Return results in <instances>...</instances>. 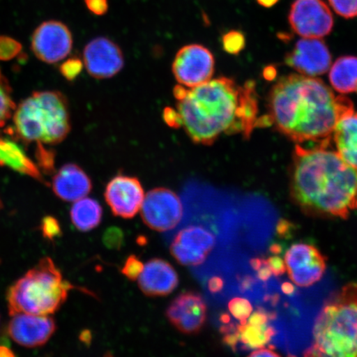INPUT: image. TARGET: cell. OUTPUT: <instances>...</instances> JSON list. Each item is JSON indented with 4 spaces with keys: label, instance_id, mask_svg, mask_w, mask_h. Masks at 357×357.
<instances>
[{
    "label": "cell",
    "instance_id": "cell-40",
    "mask_svg": "<svg viewBox=\"0 0 357 357\" xmlns=\"http://www.w3.org/2000/svg\"><path fill=\"white\" fill-rule=\"evenodd\" d=\"M208 287L212 293H218L225 287V281L221 278L214 276V278L209 280Z\"/></svg>",
    "mask_w": 357,
    "mask_h": 357
},
{
    "label": "cell",
    "instance_id": "cell-23",
    "mask_svg": "<svg viewBox=\"0 0 357 357\" xmlns=\"http://www.w3.org/2000/svg\"><path fill=\"white\" fill-rule=\"evenodd\" d=\"M102 208L96 200L82 198L75 201L70 211L71 221L79 231H91L100 225Z\"/></svg>",
    "mask_w": 357,
    "mask_h": 357
},
{
    "label": "cell",
    "instance_id": "cell-28",
    "mask_svg": "<svg viewBox=\"0 0 357 357\" xmlns=\"http://www.w3.org/2000/svg\"><path fill=\"white\" fill-rule=\"evenodd\" d=\"M222 42L223 49L229 54H238L245 47L244 35L238 31H231L223 35Z\"/></svg>",
    "mask_w": 357,
    "mask_h": 357
},
{
    "label": "cell",
    "instance_id": "cell-47",
    "mask_svg": "<svg viewBox=\"0 0 357 357\" xmlns=\"http://www.w3.org/2000/svg\"><path fill=\"white\" fill-rule=\"evenodd\" d=\"M263 262H264V260H261V259L255 258L252 259L251 261V265L253 270L258 271L260 269L261 266L263 265Z\"/></svg>",
    "mask_w": 357,
    "mask_h": 357
},
{
    "label": "cell",
    "instance_id": "cell-5",
    "mask_svg": "<svg viewBox=\"0 0 357 357\" xmlns=\"http://www.w3.org/2000/svg\"><path fill=\"white\" fill-rule=\"evenodd\" d=\"M13 121V132L25 144H60L70 131L68 101L61 92H33L16 106Z\"/></svg>",
    "mask_w": 357,
    "mask_h": 357
},
{
    "label": "cell",
    "instance_id": "cell-18",
    "mask_svg": "<svg viewBox=\"0 0 357 357\" xmlns=\"http://www.w3.org/2000/svg\"><path fill=\"white\" fill-rule=\"evenodd\" d=\"M139 287L147 296H165L177 287L176 271L169 262L153 259L146 263L139 276Z\"/></svg>",
    "mask_w": 357,
    "mask_h": 357
},
{
    "label": "cell",
    "instance_id": "cell-7",
    "mask_svg": "<svg viewBox=\"0 0 357 357\" xmlns=\"http://www.w3.org/2000/svg\"><path fill=\"white\" fill-rule=\"evenodd\" d=\"M215 61L212 52L199 44L183 47L174 59L172 71L178 84L194 88L211 80Z\"/></svg>",
    "mask_w": 357,
    "mask_h": 357
},
{
    "label": "cell",
    "instance_id": "cell-12",
    "mask_svg": "<svg viewBox=\"0 0 357 357\" xmlns=\"http://www.w3.org/2000/svg\"><path fill=\"white\" fill-rule=\"evenodd\" d=\"M215 242V236L203 227H187L174 239L172 255L183 266H199L206 260Z\"/></svg>",
    "mask_w": 357,
    "mask_h": 357
},
{
    "label": "cell",
    "instance_id": "cell-1",
    "mask_svg": "<svg viewBox=\"0 0 357 357\" xmlns=\"http://www.w3.org/2000/svg\"><path fill=\"white\" fill-rule=\"evenodd\" d=\"M255 86L253 82L239 86L227 77L194 88L176 86L174 96L181 127L196 144L211 146L222 135L234 134L248 139L258 126Z\"/></svg>",
    "mask_w": 357,
    "mask_h": 357
},
{
    "label": "cell",
    "instance_id": "cell-31",
    "mask_svg": "<svg viewBox=\"0 0 357 357\" xmlns=\"http://www.w3.org/2000/svg\"><path fill=\"white\" fill-rule=\"evenodd\" d=\"M84 63L78 57L70 58L60 66V73L65 79L73 82L82 73Z\"/></svg>",
    "mask_w": 357,
    "mask_h": 357
},
{
    "label": "cell",
    "instance_id": "cell-26",
    "mask_svg": "<svg viewBox=\"0 0 357 357\" xmlns=\"http://www.w3.org/2000/svg\"><path fill=\"white\" fill-rule=\"evenodd\" d=\"M229 310L236 319L241 324L247 323L249 316L252 312V305L249 301L244 298H234L229 303Z\"/></svg>",
    "mask_w": 357,
    "mask_h": 357
},
{
    "label": "cell",
    "instance_id": "cell-11",
    "mask_svg": "<svg viewBox=\"0 0 357 357\" xmlns=\"http://www.w3.org/2000/svg\"><path fill=\"white\" fill-rule=\"evenodd\" d=\"M290 280L300 287L319 282L325 273L326 259L314 245L298 243L291 245L284 255Z\"/></svg>",
    "mask_w": 357,
    "mask_h": 357
},
{
    "label": "cell",
    "instance_id": "cell-2",
    "mask_svg": "<svg viewBox=\"0 0 357 357\" xmlns=\"http://www.w3.org/2000/svg\"><path fill=\"white\" fill-rule=\"evenodd\" d=\"M267 121L298 144L328 146L337 123L354 113L350 99L335 96L322 80L289 75L272 87Z\"/></svg>",
    "mask_w": 357,
    "mask_h": 357
},
{
    "label": "cell",
    "instance_id": "cell-32",
    "mask_svg": "<svg viewBox=\"0 0 357 357\" xmlns=\"http://www.w3.org/2000/svg\"><path fill=\"white\" fill-rule=\"evenodd\" d=\"M144 269V263L135 255L129 256L122 268L121 272L130 280H136L139 278L142 271Z\"/></svg>",
    "mask_w": 357,
    "mask_h": 357
},
{
    "label": "cell",
    "instance_id": "cell-20",
    "mask_svg": "<svg viewBox=\"0 0 357 357\" xmlns=\"http://www.w3.org/2000/svg\"><path fill=\"white\" fill-rule=\"evenodd\" d=\"M0 166L13 169L22 175L32 177L43 184H47L41 169L29 158L16 141L0 136Z\"/></svg>",
    "mask_w": 357,
    "mask_h": 357
},
{
    "label": "cell",
    "instance_id": "cell-44",
    "mask_svg": "<svg viewBox=\"0 0 357 357\" xmlns=\"http://www.w3.org/2000/svg\"><path fill=\"white\" fill-rule=\"evenodd\" d=\"M79 340L84 343V344L89 345L92 341V334L89 330H84L79 335Z\"/></svg>",
    "mask_w": 357,
    "mask_h": 357
},
{
    "label": "cell",
    "instance_id": "cell-52",
    "mask_svg": "<svg viewBox=\"0 0 357 357\" xmlns=\"http://www.w3.org/2000/svg\"><path fill=\"white\" fill-rule=\"evenodd\" d=\"M2 208V202H1V200H0V209H1Z\"/></svg>",
    "mask_w": 357,
    "mask_h": 357
},
{
    "label": "cell",
    "instance_id": "cell-30",
    "mask_svg": "<svg viewBox=\"0 0 357 357\" xmlns=\"http://www.w3.org/2000/svg\"><path fill=\"white\" fill-rule=\"evenodd\" d=\"M334 11L345 19L357 17V0H329Z\"/></svg>",
    "mask_w": 357,
    "mask_h": 357
},
{
    "label": "cell",
    "instance_id": "cell-6",
    "mask_svg": "<svg viewBox=\"0 0 357 357\" xmlns=\"http://www.w3.org/2000/svg\"><path fill=\"white\" fill-rule=\"evenodd\" d=\"M73 288V284L63 280L52 259L44 257L8 289V311L11 316L54 314Z\"/></svg>",
    "mask_w": 357,
    "mask_h": 357
},
{
    "label": "cell",
    "instance_id": "cell-15",
    "mask_svg": "<svg viewBox=\"0 0 357 357\" xmlns=\"http://www.w3.org/2000/svg\"><path fill=\"white\" fill-rule=\"evenodd\" d=\"M105 196L114 215L123 218L135 216L145 197L144 190L137 178L122 175L112 178Z\"/></svg>",
    "mask_w": 357,
    "mask_h": 357
},
{
    "label": "cell",
    "instance_id": "cell-14",
    "mask_svg": "<svg viewBox=\"0 0 357 357\" xmlns=\"http://www.w3.org/2000/svg\"><path fill=\"white\" fill-rule=\"evenodd\" d=\"M287 64L307 77L324 75L330 68L332 56L327 45L319 38H303L285 56Z\"/></svg>",
    "mask_w": 357,
    "mask_h": 357
},
{
    "label": "cell",
    "instance_id": "cell-25",
    "mask_svg": "<svg viewBox=\"0 0 357 357\" xmlns=\"http://www.w3.org/2000/svg\"><path fill=\"white\" fill-rule=\"evenodd\" d=\"M16 105L13 100V91L8 79L0 70V128L13 117Z\"/></svg>",
    "mask_w": 357,
    "mask_h": 357
},
{
    "label": "cell",
    "instance_id": "cell-22",
    "mask_svg": "<svg viewBox=\"0 0 357 357\" xmlns=\"http://www.w3.org/2000/svg\"><path fill=\"white\" fill-rule=\"evenodd\" d=\"M329 79L335 91L339 93L357 92V57L338 58L330 70Z\"/></svg>",
    "mask_w": 357,
    "mask_h": 357
},
{
    "label": "cell",
    "instance_id": "cell-8",
    "mask_svg": "<svg viewBox=\"0 0 357 357\" xmlns=\"http://www.w3.org/2000/svg\"><path fill=\"white\" fill-rule=\"evenodd\" d=\"M140 211L145 225L158 231L175 229L183 215L180 198L175 192L166 188L149 191Z\"/></svg>",
    "mask_w": 357,
    "mask_h": 357
},
{
    "label": "cell",
    "instance_id": "cell-37",
    "mask_svg": "<svg viewBox=\"0 0 357 357\" xmlns=\"http://www.w3.org/2000/svg\"><path fill=\"white\" fill-rule=\"evenodd\" d=\"M266 264L271 268L272 275L278 276L282 275L287 271L284 261L279 257H271L266 260Z\"/></svg>",
    "mask_w": 357,
    "mask_h": 357
},
{
    "label": "cell",
    "instance_id": "cell-33",
    "mask_svg": "<svg viewBox=\"0 0 357 357\" xmlns=\"http://www.w3.org/2000/svg\"><path fill=\"white\" fill-rule=\"evenodd\" d=\"M102 242L105 247L109 249L119 250L121 248L124 243V235L123 231L119 227H112L105 231L102 236Z\"/></svg>",
    "mask_w": 357,
    "mask_h": 357
},
{
    "label": "cell",
    "instance_id": "cell-36",
    "mask_svg": "<svg viewBox=\"0 0 357 357\" xmlns=\"http://www.w3.org/2000/svg\"><path fill=\"white\" fill-rule=\"evenodd\" d=\"M164 121L168 126L173 128H178L181 127V121L180 114L178 111L173 109L171 107H167L163 112Z\"/></svg>",
    "mask_w": 357,
    "mask_h": 357
},
{
    "label": "cell",
    "instance_id": "cell-4",
    "mask_svg": "<svg viewBox=\"0 0 357 357\" xmlns=\"http://www.w3.org/2000/svg\"><path fill=\"white\" fill-rule=\"evenodd\" d=\"M306 356H357V284L343 287L324 307Z\"/></svg>",
    "mask_w": 357,
    "mask_h": 357
},
{
    "label": "cell",
    "instance_id": "cell-19",
    "mask_svg": "<svg viewBox=\"0 0 357 357\" xmlns=\"http://www.w3.org/2000/svg\"><path fill=\"white\" fill-rule=\"evenodd\" d=\"M91 189V178L75 164L65 165L53 177V191L57 197L68 202L86 197Z\"/></svg>",
    "mask_w": 357,
    "mask_h": 357
},
{
    "label": "cell",
    "instance_id": "cell-39",
    "mask_svg": "<svg viewBox=\"0 0 357 357\" xmlns=\"http://www.w3.org/2000/svg\"><path fill=\"white\" fill-rule=\"evenodd\" d=\"M223 342H225L227 346L230 347L231 349L236 351V346H238L239 342V337L238 332H236V327L234 331L225 333V337H223Z\"/></svg>",
    "mask_w": 357,
    "mask_h": 357
},
{
    "label": "cell",
    "instance_id": "cell-41",
    "mask_svg": "<svg viewBox=\"0 0 357 357\" xmlns=\"http://www.w3.org/2000/svg\"><path fill=\"white\" fill-rule=\"evenodd\" d=\"M292 231V225L291 223L285 220H281L278 222V233L280 236H287L290 234H291Z\"/></svg>",
    "mask_w": 357,
    "mask_h": 357
},
{
    "label": "cell",
    "instance_id": "cell-21",
    "mask_svg": "<svg viewBox=\"0 0 357 357\" xmlns=\"http://www.w3.org/2000/svg\"><path fill=\"white\" fill-rule=\"evenodd\" d=\"M333 138L337 154L357 169V113L347 116L337 123Z\"/></svg>",
    "mask_w": 357,
    "mask_h": 357
},
{
    "label": "cell",
    "instance_id": "cell-46",
    "mask_svg": "<svg viewBox=\"0 0 357 357\" xmlns=\"http://www.w3.org/2000/svg\"><path fill=\"white\" fill-rule=\"evenodd\" d=\"M279 0H257V2L260 6L266 8H271L274 6Z\"/></svg>",
    "mask_w": 357,
    "mask_h": 357
},
{
    "label": "cell",
    "instance_id": "cell-49",
    "mask_svg": "<svg viewBox=\"0 0 357 357\" xmlns=\"http://www.w3.org/2000/svg\"><path fill=\"white\" fill-rule=\"evenodd\" d=\"M15 354L6 347H0V356H13Z\"/></svg>",
    "mask_w": 357,
    "mask_h": 357
},
{
    "label": "cell",
    "instance_id": "cell-16",
    "mask_svg": "<svg viewBox=\"0 0 357 357\" xmlns=\"http://www.w3.org/2000/svg\"><path fill=\"white\" fill-rule=\"evenodd\" d=\"M56 328L54 319L48 315L17 314L12 315L8 333L17 344L36 347L47 343Z\"/></svg>",
    "mask_w": 357,
    "mask_h": 357
},
{
    "label": "cell",
    "instance_id": "cell-10",
    "mask_svg": "<svg viewBox=\"0 0 357 357\" xmlns=\"http://www.w3.org/2000/svg\"><path fill=\"white\" fill-rule=\"evenodd\" d=\"M31 47L40 61L55 64L64 60L73 50V34L63 22H44L34 31Z\"/></svg>",
    "mask_w": 357,
    "mask_h": 357
},
{
    "label": "cell",
    "instance_id": "cell-34",
    "mask_svg": "<svg viewBox=\"0 0 357 357\" xmlns=\"http://www.w3.org/2000/svg\"><path fill=\"white\" fill-rule=\"evenodd\" d=\"M41 229L44 238L53 240L59 238L61 235V229L59 222L55 218L47 216L42 222Z\"/></svg>",
    "mask_w": 357,
    "mask_h": 357
},
{
    "label": "cell",
    "instance_id": "cell-51",
    "mask_svg": "<svg viewBox=\"0 0 357 357\" xmlns=\"http://www.w3.org/2000/svg\"><path fill=\"white\" fill-rule=\"evenodd\" d=\"M220 320L223 324H229L230 323V317L227 314H222L220 317Z\"/></svg>",
    "mask_w": 357,
    "mask_h": 357
},
{
    "label": "cell",
    "instance_id": "cell-29",
    "mask_svg": "<svg viewBox=\"0 0 357 357\" xmlns=\"http://www.w3.org/2000/svg\"><path fill=\"white\" fill-rule=\"evenodd\" d=\"M37 150H36V158L38 160V167L42 169L43 172L50 175L54 173V153L52 151L45 149L43 144H37Z\"/></svg>",
    "mask_w": 357,
    "mask_h": 357
},
{
    "label": "cell",
    "instance_id": "cell-24",
    "mask_svg": "<svg viewBox=\"0 0 357 357\" xmlns=\"http://www.w3.org/2000/svg\"><path fill=\"white\" fill-rule=\"evenodd\" d=\"M239 342H242L245 350H257L265 347L272 337L276 334L271 326L264 324H240L236 326Z\"/></svg>",
    "mask_w": 357,
    "mask_h": 357
},
{
    "label": "cell",
    "instance_id": "cell-42",
    "mask_svg": "<svg viewBox=\"0 0 357 357\" xmlns=\"http://www.w3.org/2000/svg\"><path fill=\"white\" fill-rule=\"evenodd\" d=\"M257 273L258 278L263 281H266L269 280L271 278L272 275V271L271 270V268L268 266L266 264V261L264 260V262H263V265L259 269Z\"/></svg>",
    "mask_w": 357,
    "mask_h": 357
},
{
    "label": "cell",
    "instance_id": "cell-38",
    "mask_svg": "<svg viewBox=\"0 0 357 357\" xmlns=\"http://www.w3.org/2000/svg\"><path fill=\"white\" fill-rule=\"evenodd\" d=\"M270 316L267 314L265 310L259 309L257 311L254 312L253 314L249 316L247 322L252 324H264L268 322Z\"/></svg>",
    "mask_w": 357,
    "mask_h": 357
},
{
    "label": "cell",
    "instance_id": "cell-9",
    "mask_svg": "<svg viewBox=\"0 0 357 357\" xmlns=\"http://www.w3.org/2000/svg\"><path fill=\"white\" fill-rule=\"evenodd\" d=\"M292 29L305 38H321L332 32L333 17L322 0H296L289 15Z\"/></svg>",
    "mask_w": 357,
    "mask_h": 357
},
{
    "label": "cell",
    "instance_id": "cell-17",
    "mask_svg": "<svg viewBox=\"0 0 357 357\" xmlns=\"http://www.w3.org/2000/svg\"><path fill=\"white\" fill-rule=\"evenodd\" d=\"M167 317L178 331L185 334L198 333L206 321V303L197 293H183L168 307Z\"/></svg>",
    "mask_w": 357,
    "mask_h": 357
},
{
    "label": "cell",
    "instance_id": "cell-3",
    "mask_svg": "<svg viewBox=\"0 0 357 357\" xmlns=\"http://www.w3.org/2000/svg\"><path fill=\"white\" fill-rule=\"evenodd\" d=\"M328 149L296 146L290 184L292 198L306 213L347 218L357 209V169Z\"/></svg>",
    "mask_w": 357,
    "mask_h": 357
},
{
    "label": "cell",
    "instance_id": "cell-48",
    "mask_svg": "<svg viewBox=\"0 0 357 357\" xmlns=\"http://www.w3.org/2000/svg\"><path fill=\"white\" fill-rule=\"evenodd\" d=\"M252 284H253V280L251 278H245L243 280L242 284H241V287H242V289L244 290H247L252 287Z\"/></svg>",
    "mask_w": 357,
    "mask_h": 357
},
{
    "label": "cell",
    "instance_id": "cell-45",
    "mask_svg": "<svg viewBox=\"0 0 357 357\" xmlns=\"http://www.w3.org/2000/svg\"><path fill=\"white\" fill-rule=\"evenodd\" d=\"M281 289H282L283 293L285 294H291L294 291V285L291 283L285 282L282 284V287H281Z\"/></svg>",
    "mask_w": 357,
    "mask_h": 357
},
{
    "label": "cell",
    "instance_id": "cell-27",
    "mask_svg": "<svg viewBox=\"0 0 357 357\" xmlns=\"http://www.w3.org/2000/svg\"><path fill=\"white\" fill-rule=\"evenodd\" d=\"M22 45L17 40L7 36H0V61L15 59L22 52Z\"/></svg>",
    "mask_w": 357,
    "mask_h": 357
},
{
    "label": "cell",
    "instance_id": "cell-43",
    "mask_svg": "<svg viewBox=\"0 0 357 357\" xmlns=\"http://www.w3.org/2000/svg\"><path fill=\"white\" fill-rule=\"evenodd\" d=\"M251 356H280V354H276L271 349V346L269 348H259L250 354Z\"/></svg>",
    "mask_w": 357,
    "mask_h": 357
},
{
    "label": "cell",
    "instance_id": "cell-50",
    "mask_svg": "<svg viewBox=\"0 0 357 357\" xmlns=\"http://www.w3.org/2000/svg\"><path fill=\"white\" fill-rule=\"evenodd\" d=\"M271 251L274 254H280L282 252V248H281V245L279 244H273L271 245Z\"/></svg>",
    "mask_w": 357,
    "mask_h": 357
},
{
    "label": "cell",
    "instance_id": "cell-35",
    "mask_svg": "<svg viewBox=\"0 0 357 357\" xmlns=\"http://www.w3.org/2000/svg\"><path fill=\"white\" fill-rule=\"evenodd\" d=\"M88 10L93 15L101 16L105 15L108 11V0H86Z\"/></svg>",
    "mask_w": 357,
    "mask_h": 357
},
{
    "label": "cell",
    "instance_id": "cell-13",
    "mask_svg": "<svg viewBox=\"0 0 357 357\" xmlns=\"http://www.w3.org/2000/svg\"><path fill=\"white\" fill-rule=\"evenodd\" d=\"M83 60L88 73L99 79L114 77L124 66L121 49L110 39L102 37L93 39L86 45Z\"/></svg>",
    "mask_w": 357,
    "mask_h": 357
}]
</instances>
